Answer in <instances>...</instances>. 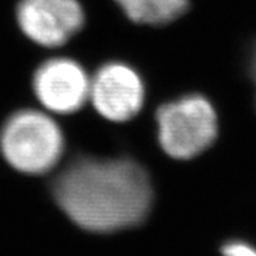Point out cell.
I'll return each instance as SVG.
<instances>
[{"label":"cell","mask_w":256,"mask_h":256,"mask_svg":"<svg viewBox=\"0 0 256 256\" xmlns=\"http://www.w3.org/2000/svg\"><path fill=\"white\" fill-rule=\"evenodd\" d=\"M60 210L77 226L112 234L144 222L152 205V185L130 158L78 156L52 184Z\"/></svg>","instance_id":"1"},{"label":"cell","mask_w":256,"mask_h":256,"mask_svg":"<svg viewBox=\"0 0 256 256\" xmlns=\"http://www.w3.org/2000/svg\"><path fill=\"white\" fill-rule=\"evenodd\" d=\"M0 151L6 162L22 174H47L63 156V132L44 112L20 110L0 130Z\"/></svg>","instance_id":"2"},{"label":"cell","mask_w":256,"mask_h":256,"mask_svg":"<svg viewBox=\"0 0 256 256\" xmlns=\"http://www.w3.org/2000/svg\"><path fill=\"white\" fill-rule=\"evenodd\" d=\"M158 141L166 156L190 160L210 148L218 136V118L212 104L198 94L184 96L158 107Z\"/></svg>","instance_id":"3"},{"label":"cell","mask_w":256,"mask_h":256,"mask_svg":"<svg viewBox=\"0 0 256 256\" xmlns=\"http://www.w3.org/2000/svg\"><path fill=\"white\" fill-rule=\"evenodd\" d=\"M16 18L20 30L32 42L54 48L80 32L84 12L77 0H20Z\"/></svg>","instance_id":"4"},{"label":"cell","mask_w":256,"mask_h":256,"mask_svg":"<svg viewBox=\"0 0 256 256\" xmlns=\"http://www.w3.org/2000/svg\"><path fill=\"white\" fill-rule=\"evenodd\" d=\"M144 98V82L127 64H104L90 80V100L94 108L101 117L114 122L134 118L142 108Z\"/></svg>","instance_id":"5"},{"label":"cell","mask_w":256,"mask_h":256,"mask_svg":"<svg viewBox=\"0 0 256 256\" xmlns=\"http://www.w3.org/2000/svg\"><path fill=\"white\" fill-rule=\"evenodd\" d=\"M33 92L46 110L72 114L90 98V78L77 62L56 57L34 72Z\"/></svg>","instance_id":"6"},{"label":"cell","mask_w":256,"mask_h":256,"mask_svg":"<svg viewBox=\"0 0 256 256\" xmlns=\"http://www.w3.org/2000/svg\"><path fill=\"white\" fill-rule=\"evenodd\" d=\"M131 22L138 24H166L184 14L190 0H116Z\"/></svg>","instance_id":"7"},{"label":"cell","mask_w":256,"mask_h":256,"mask_svg":"<svg viewBox=\"0 0 256 256\" xmlns=\"http://www.w3.org/2000/svg\"><path fill=\"white\" fill-rule=\"evenodd\" d=\"M224 256H256V248L242 240H232L222 248Z\"/></svg>","instance_id":"8"},{"label":"cell","mask_w":256,"mask_h":256,"mask_svg":"<svg viewBox=\"0 0 256 256\" xmlns=\"http://www.w3.org/2000/svg\"><path fill=\"white\" fill-rule=\"evenodd\" d=\"M250 76L254 78V82H255L256 87V46L252 52V57H250Z\"/></svg>","instance_id":"9"}]
</instances>
